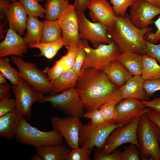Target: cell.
<instances>
[{
    "mask_svg": "<svg viewBox=\"0 0 160 160\" xmlns=\"http://www.w3.org/2000/svg\"><path fill=\"white\" fill-rule=\"evenodd\" d=\"M85 111L99 108L108 103L121 99L119 87L103 70L89 68L81 70L74 87Z\"/></svg>",
    "mask_w": 160,
    "mask_h": 160,
    "instance_id": "cell-1",
    "label": "cell"
},
{
    "mask_svg": "<svg viewBox=\"0 0 160 160\" xmlns=\"http://www.w3.org/2000/svg\"><path fill=\"white\" fill-rule=\"evenodd\" d=\"M152 28H139L131 22L129 15L116 16L112 26L108 28L107 33L109 38L117 44L121 53L133 52L142 55L146 54L144 39Z\"/></svg>",
    "mask_w": 160,
    "mask_h": 160,
    "instance_id": "cell-2",
    "label": "cell"
},
{
    "mask_svg": "<svg viewBox=\"0 0 160 160\" xmlns=\"http://www.w3.org/2000/svg\"><path fill=\"white\" fill-rule=\"evenodd\" d=\"M18 143L36 148L62 143L63 137L57 130L44 131L33 126L23 117L14 138Z\"/></svg>",
    "mask_w": 160,
    "mask_h": 160,
    "instance_id": "cell-3",
    "label": "cell"
},
{
    "mask_svg": "<svg viewBox=\"0 0 160 160\" xmlns=\"http://www.w3.org/2000/svg\"><path fill=\"white\" fill-rule=\"evenodd\" d=\"M137 135L141 158L145 160H160L159 132L145 113L141 116Z\"/></svg>",
    "mask_w": 160,
    "mask_h": 160,
    "instance_id": "cell-4",
    "label": "cell"
},
{
    "mask_svg": "<svg viewBox=\"0 0 160 160\" xmlns=\"http://www.w3.org/2000/svg\"><path fill=\"white\" fill-rule=\"evenodd\" d=\"M86 54V58L81 70L90 68L103 70L112 61L117 60L121 52L113 41L109 44H102L97 47L92 48L87 40H81Z\"/></svg>",
    "mask_w": 160,
    "mask_h": 160,
    "instance_id": "cell-5",
    "label": "cell"
},
{
    "mask_svg": "<svg viewBox=\"0 0 160 160\" xmlns=\"http://www.w3.org/2000/svg\"><path fill=\"white\" fill-rule=\"evenodd\" d=\"M11 59L18 68L20 76L34 90L43 95L50 94L52 89V83L47 74L36 64L25 61L22 57L14 55H12Z\"/></svg>",
    "mask_w": 160,
    "mask_h": 160,
    "instance_id": "cell-6",
    "label": "cell"
},
{
    "mask_svg": "<svg viewBox=\"0 0 160 160\" xmlns=\"http://www.w3.org/2000/svg\"><path fill=\"white\" fill-rule=\"evenodd\" d=\"M122 126L115 124L112 120L98 125H93L90 121L86 124H82L79 132V145L92 150L94 147L100 150L112 131Z\"/></svg>",
    "mask_w": 160,
    "mask_h": 160,
    "instance_id": "cell-7",
    "label": "cell"
},
{
    "mask_svg": "<svg viewBox=\"0 0 160 160\" xmlns=\"http://www.w3.org/2000/svg\"><path fill=\"white\" fill-rule=\"evenodd\" d=\"M49 102L55 109L69 116L81 118L85 111L79 93L75 88L59 94L44 95L39 103Z\"/></svg>",
    "mask_w": 160,
    "mask_h": 160,
    "instance_id": "cell-8",
    "label": "cell"
},
{
    "mask_svg": "<svg viewBox=\"0 0 160 160\" xmlns=\"http://www.w3.org/2000/svg\"><path fill=\"white\" fill-rule=\"evenodd\" d=\"M142 115L130 123L114 129L108 137L103 147L100 150L101 152L105 154H110L119 146L127 143L135 145L139 149L137 132Z\"/></svg>",
    "mask_w": 160,
    "mask_h": 160,
    "instance_id": "cell-9",
    "label": "cell"
},
{
    "mask_svg": "<svg viewBox=\"0 0 160 160\" xmlns=\"http://www.w3.org/2000/svg\"><path fill=\"white\" fill-rule=\"evenodd\" d=\"M12 89L15 97V110L22 117L30 119L32 105L36 102H40L44 95L34 90L20 77L17 84L12 85Z\"/></svg>",
    "mask_w": 160,
    "mask_h": 160,
    "instance_id": "cell-10",
    "label": "cell"
},
{
    "mask_svg": "<svg viewBox=\"0 0 160 160\" xmlns=\"http://www.w3.org/2000/svg\"><path fill=\"white\" fill-rule=\"evenodd\" d=\"M81 40L89 41L96 48L100 44H109L112 40L107 33L108 28L100 22H92L86 17L84 12L76 11Z\"/></svg>",
    "mask_w": 160,
    "mask_h": 160,
    "instance_id": "cell-11",
    "label": "cell"
},
{
    "mask_svg": "<svg viewBox=\"0 0 160 160\" xmlns=\"http://www.w3.org/2000/svg\"><path fill=\"white\" fill-rule=\"evenodd\" d=\"M80 119L71 116L65 118L53 116L50 119L53 129L61 134L67 145L71 149L79 148V132L82 124Z\"/></svg>",
    "mask_w": 160,
    "mask_h": 160,
    "instance_id": "cell-12",
    "label": "cell"
},
{
    "mask_svg": "<svg viewBox=\"0 0 160 160\" xmlns=\"http://www.w3.org/2000/svg\"><path fill=\"white\" fill-rule=\"evenodd\" d=\"M62 32V38L65 46L80 44L81 41L76 11L74 5L69 4L57 19Z\"/></svg>",
    "mask_w": 160,
    "mask_h": 160,
    "instance_id": "cell-13",
    "label": "cell"
},
{
    "mask_svg": "<svg viewBox=\"0 0 160 160\" xmlns=\"http://www.w3.org/2000/svg\"><path fill=\"white\" fill-rule=\"evenodd\" d=\"M115 108L116 116L112 120L116 124L123 125L130 123L151 109L146 107L142 100L129 98L120 100Z\"/></svg>",
    "mask_w": 160,
    "mask_h": 160,
    "instance_id": "cell-14",
    "label": "cell"
},
{
    "mask_svg": "<svg viewBox=\"0 0 160 160\" xmlns=\"http://www.w3.org/2000/svg\"><path fill=\"white\" fill-rule=\"evenodd\" d=\"M160 14V8L143 0H135L130 7L129 18L132 23L139 28L149 27L153 19Z\"/></svg>",
    "mask_w": 160,
    "mask_h": 160,
    "instance_id": "cell-15",
    "label": "cell"
},
{
    "mask_svg": "<svg viewBox=\"0 0 160 160\" xmlns=\"http://www.w3.org/2000/svg\"><path fill=\"white\" fill-rule=\"evenodd\" d=\"M110 4L107 0H90L88 8L92 21L101 23L108 28L112 26L116 16Z\"/></svg>",
    "mask_w": 160,
    "mask_h": 160,
    "instance_id": "cell-16",
    "label": "cell"
},
{
    "mask_svg": "<svg viewBox=\"0 0 160 160\" xmlns=\"http://www.w3.org/2000/svg\"><path fill=\"white\" fill-rule=\"evenodd\" d=\"M28 45L24 38L9 28L5 38L0 43V58L9 55L22 57L27 52Z\"/></svg>",
    "mask_w": 160,
    "mask_h": 160,
    "instance_id": "cell-17",
    "label": "cell"
},
{
    "mask_svg": "<svg viewBox=\"0 0 160 160\" xmlns=\"http://www.w3.org/2000/svg\"><path fill=\"white\" fill-rule=\"evenodd\" d=\"M27 15L18 1L9 3L7 15L9 27L21 36L24 35L26 29Z\"/></svg>",
    "mask_w": 160,
    "mask_h": 160,
    "instance_id": "cell-18",
    "label": "cell"
},
{
    "mask_svg": "<svg viewBox=\"0 0 160 160\" xmlns=\"http://www.w3.org/2000/svg\"><path fill=\"white\" fill-rule=\"evenodd\" d=\"M144 81L141 76H133L119 87L121 99L129 98L148 100L149 98L144 88Z\"/></svg>",
    "mask_w": 160,
    "mask_h": 160,
    "instance_id": "cell-19",
    "label": "cell"
},
{
    "mask_svg": "<svg viewBox=\"0 0 160 160\" xmlns=\"http://www.w3.org/2000/svg\"><path fill=\"white\" fill-rule=\"evenodd\" d=\"M16 110L0 117V136L4 138H14L22 118Z\"/></svg>",
    "mask_w": 160,
    "mask_h": 160,
    "instance_id": "cell-20",
    "label": "cell"
},
{
    "mask_svg": "<svg viewBox=\"0 0 160 160\" xmlns=\"http://www.w3.org/2000/svg\"><path fill=\"white\" fill-rule=\"evenodd\" d=\"M103 71L111 82L119 87L133 76L117 60L111 62Z\"/></svg>",
    "mask_w": 160,
    "mask_h": 160,
    "instance_id": "cell-21",
    "label": "cell"
},
{
    "mask_svg": "<svg viewBox=\"0 0 160 160\" xmlns=\"http://www.w3.org/2000/svg\"><path fill=\"white\" fill-rule=\"evenodd\" d=\"M36 151L42 160H66L71 150L61 144L36 148Z\"/></svg>",
    "mask_w": 160,
    "mask_h": 160,
    "instance_id": "cell-22",
    "label": "cell"
},
{
    "mask_svg": "<svg viewBox=\"0 0 160 160\" xmlns=\"http://www.w3.org/2000/svg\"><path fill=\"white\" fill-rule=\"evenodd\" d=\"M117 60L133 76H141L142 55L133 52L121 53Z\"/></svg>",
    "mask_w": 160,
    "mask_h": 160,
    "instance_id": "cell-23",
    "label": "cell"
},
{
    "mask_svg": "<svg viewBox=\"0 0 160 160\" xmlns=\"http://www.w3.org/2000/svg\"><path fill=\"white\" fill-rule=\"evenodd\" d=\"M26 26V30L24 40L28 45L41 41L43 27V22L37 17L28 15Z\"/></svg>",
    "mask_w": 160,
    "mask_h": 160,
    "instance_id": "cell-24",
    "label": "cell"
},
{
    "mask_svg": "<svg viewBox=\"0 0 160 160\" xmlns=\"http://www.w3.org/2000/svg\"><path fill=\"white\" fill-rule=\"evenodd\" d=\"M78 76L72 68L65 71L60 77L52 83V89L49 94L56 95L74 88Z\"/></svg>",
    "mask_w": 160,
    "mask_h": 160,
    "instance_id": "cell-25",
    "label": "cell"
},
{
    "mask_svg": "<svg viewBox=\"0 0 160 160\" xmlns=\"http://www.w3.org/2000/svg\"><path fill=\"white\" fill-rule=\"evenodd\" d=\"M141 76L144 81L160 78V65L155 59L147 54L142 55Z\"/></svg>",
    "mask_w": 160,
    "mask_h": 160,
    "instance_id": "cell-26",
    "label": "cell"
},
{
    "mask_svg": "<svg viewBox=\"0 0 160 160\" xmlns=\"http://www.w3.org/2000/svg\"><path fill=\"white\" fill-rule=\"evenodd\" d=\"M43 27L41 42L49 43L57 41L61 37L62 32L57 20H46L43 21Z\"/></svg>",
    "mask_w": 160,
    "mask_h": 160,
    "instance_id": "cell-27",
    "label": "cell"
},
{
    "mask_svg": "<svg viewBox=\"0 0 160 160\" xmlns=\"http://www.w3.org/2000/svg\"><path fill=\"white\" fill-rule=\"evenodd\" d=\"M63 46H65L62 37L55 41L49 43L40 42L29 44L30 48L39 49L40 53L36 56H43L48 59H52L57 54L58 51Z\"/></svg>",
    "mask_w": 160,
    "mask_h": 160,
    "instance_id": "cell-28",
    "label": "cell"
},
{
    "mask_svg": "<svg viewBox=\"0 0 160 160\" xmlns=\"http://www.w3.org/2000/svg\"><path fill=\"white\" fill-rule=\"evenodd\" d=\"M66 0H47L44 4L46 20H57L63 11L69 4Z\"/></svg>",
    "mask_w": 160,
    "mask_h": 160,
    "instance_id": "cell-29",
    "label": "cell"
},
{
    "mask_svg": "<svg viewBox=\"0 0 160 160\" xmlns=\"http://www.w3.org/2000/svg\"><path fill=\"white\" fill-rule=\"evenodd\" d=\"M10 60L7 57L0 58V72L12 85L17 84L20 77L18 71L10 64Z\"/></svg>",
    "mask_w": 160,
    "mask_h": 160,
    "instance_id": "cell-30",
    "label": "cell"
},
{
    "mask_svg": "<svg viewBox=\"0 0 160 160\" xmlns=\"http://www.w3.org/2000/svg\"><path fill=\"white\" fill-rule=\"evenodd\" d=\"M26 11L28 15L36 17H45V9L36 0H18Z\"/></svg>",
    "mask_w": 160,
    "mask_h": 160,
    "instance_id": "cell-31",
    "label": "cell"
},
{
    "mask_svg": "<svg viewBox=\"0 0 160 160\" xmlns=\"http://www.w3.org/2000/svg\"><path fill=\"white\" fill-rule=\"evenodd\" d=\"M81 43L79 44H73L66 46L67 49V53L60 58L63 63L65 71L72 68Z\"/></svg>",
    "mask_w": 160,
    "mask_h": 160,
    "instance_id": "cell-32",
    "label": "cell"
},
{
    "mask_svg": "<svg viewBox=\"0 0 160 160\" xmlns=\"http://www.w3.org/2000/svg\"><path fill=\"white\" fill-rule=\"evenodd\" d=\"M43 71L52 83L60 77L65 70L63 63L60 59L55 61L54 65L52 67H47Z\"/></svg>",
    "mask_w": 160,
    "mask_h": 160,
    "instance_id": "cell-33",
    "label": "cell"
},
{
    "mask_svg": "<svg viewBox=\"0 0 160 160\" xmlns=\"http://www.w3.org/2000/svg\"><path fill=\"white\" fill-rule=\"evenodd\" d=\"M116 16L124 17L127 9L130 7L135 0H109Z\"/></svg>",
    "mask_w": 160,
    "mask_h": 160,
    "instance_id": "cell-34",
    "label": "cell"
},
{
    "mask_svg": "<svg viewBox=\"0 0 160 160\" xmlns=\"http://www.w3.org/2000/svg\"><path fill=\"white\" fill-rule=\"evenodd\" d=\"M120 100H117L105 103L98 108L102 113L105 121L114 119L116 116L115 106Z\"/></svg>",
    "mask_w": 160,
    "mask_h": 160,
    "instance_id": "cell-35",
    "label": "cell"
},
{
    "mask_svg": "<svg viewBox=\"0 0 160 160\" xmlns=\"http://www.w3.org/2000/svg\"><path fill=\"white\" fill-rule=\"evenodd\" d=\"M121 160H140L141 156L139 149L134 144L125 147L121 153Z\"/></svg>",
    "mask_w": 160,
    "mask_h": 160,
    "instance_id": "cell-36",
    "label": "cell"
},
{
    "mask_svg": "<svg viewBox=\"0 0 160 160\" xmlns=\"http://www.w3.org/2000/svg\"><path fill=\"white\" fill-rule=\"evenodd\" d=\"M92 150L85 148L71 149L66 160H90Z\"/></svg>",
    "mask_w": 160,
    "mask_h": 160,
    "instance_id": "cell-37",
    "label": "cell"
},
{
    "mask_svg": "<svg viewBox=\"0 0 160 160\" xmlns=\"http://www.w3.org/2000/svg\"><path fill=\"white\" fill-rule=\"evenodd\" d=\"M86 58V54L82 41L72 69L79 76L80 74L83 64Z\"/></svg>",
    "mask_w": 160,
    "mask_h": 160,
    "instance_id": "cell-38",
    "label": "cell"
},
{
    "mask_svg": "<svg viewBox=\"0 0 160 160\" xmlns=\"http://www.w3.org/2000/svg\"><path fill=\"white\" fill-rule=\"evenodd\" d=\"M121 153L119 149H116L110 154H105L96 148L94 152L93 159L94 160H121Z\"/></svg>",
    "mask_w": 160,
    "mask_h": 160,
    "instance_id": "cell-39",
    "label": "cell"
},
{
    "mask_svg": "<svg viewBox=\"0 0 160 160\" xmlns=\"http://www.w3.org/2000/svg\"><path fill=\"white\" fill-rule=\"evenodd\" d=\"M15 99L5 98L0 100V117L14 111L15 108Z\"/></svg>",
    "mask_w": 160,
    "mask_h": 160,
    "instance_id": "cell-40",
    "label": "cell"
},
{
    "mask_svg": "<svg viewBox=\"0 0 160 160\" xmlns=\"http://www.w3.org/2000/svg\"><path fill=\"white\" fill-rule=\"evenodd\" d=\"M144 88L148 97H151L156 92L160 90V78L144 81Z\"/></svg>",
    "mask_w": 160,
    "mask_h": 160,
    "instance_id": "cell-41",
    "label": "cell"
},
{
    "mask_svg": "<svg viewBox=\"0 0 160 160\" xmlns=\"http://www.w3.org/2000/svg\"><path fill=\"white\" fill-rule=\"evenodd\" d=\"M83 117L90 119L92 124L93 125H100L105 121L102 113L98 108L85 112Z\"/></svg>",
    "mask_w": 160,
    "mask_h": 160,
    "instance_id": "cell-42",
    "label": "cell"
},
{
    "mask_svg": "<svg viewBox=\"0 0 160 160\" xmlns=\"http://www.w3.org/2000/svg\"><path fill=\"white\" fill-rule=\"evenodd\" d=\"M157 29L154 32H149L145 35L144 39L148 42L153 44H156L160 41V16L153 22Z\"/></svg>",
    "mask_w": 160,
    "mask_h": 160,
    "instance_id": "cell-43",
    "label": "cell"
},
{
    "mask_svg": "<svg viewBox=\"0 0 160 160\" xmlns=\"http://www.w3.org/2000/svg\"><path fill=\"white\" fill-rule=\"evenodd\" d=\"M146 53L160 63V43L153 44L145 40Z\"/></svg>",
    "mask_w": 160,
    "mask_h": 160,
    "instance_id": "cell-44",
    "label": "cell"
},
{
    "mask_svg": "<svg viewBox=\"0 0 160 160\" xmlns=\"http://www.w3.org/2000/svg\"><path fill=\"white\" fill-rule=\"evenodd\" d=\"M148 118L157 127L160 136V113L151 109L145 113Z\"/></svg>",
    "mask_w": 160,
    "mask_h": 160,
    "instance_id": "cell-45",
    "label": "cell"
},
{
    "mask_svg": "<svg viewBox=\"0 0 160 160\" xmlns=\"http://www.w3.org/2000/svg\"><path fill=\"white\" fill-rule=\"evenodd\" d=\"M146 107L150 108L160 113V96L151 100H142Z\"/></svg>",
    "mask_w": 160,
    "mask_h": 160,
    "instance_id": "cell-46",
    "label": "cell"
},
{
    "mask_svg": "<svg viewBox=\"0 0 160 160\" xmlns=\"http://www.w3.org/2000/svg\"><path fill=\"white\" fill-rule=\"evenodd\" d=\"M12 85L8 83L0 84V100L5 98H10L12 96L10 90Z\"/></svg>",
    "mask_w": 160,
    "mask_h": 160,
    "instance_id": "cell-47",
    "label": "cell"
},
{
    "mask_svg": "<svg viewBox=\"0 0 160 160\" xmlns=\"http://www.w3.org/2000/svg\"><path fill=\"white\" fill-rule=\"evenodd\" d=\"M90 0H74L73 5L76 11L84 12L88 8Z\"/></svg>",
    "mask_w": 160,
    "mask_h": 160,
    "instance_id": "cell-48",
    "label": "cell"
},
{
    "mask_svg": "<svg viewBox=\"0 0 160 160\" xmlns=\"http://www.w3.org/2000/svg\"><path fill=\"white\" fill-rule=\"evenodd\" d=\"M10 1L7 0H0V19L3 20L7 17L8 6Z\"/></svg>",
    "mask_w": 160,
    "mask_h": 160,
    "instance_id": "cell-49",
    "label": "cell"
},
{
    "mask_svg": "<svg viewBox=\"0 0 160 160\" xmlns=\"http://www.w3.org/2000/svg\"><path fill=\"white\" fill-rule=\"evenodd\" d=\"M7 22L0 23V39H3L4 38V36L3 35V33H5L6 30L5 29H4V28L6 25Z\"/></svg>",
    "mask_w": 160,
    "mask_h": 160,
    "instance_id": "cell-50",
    "label": "cell"
},
{
    "mask_svg": "<svg viewBox=\"0 0 160 160\" xmlns=\"http://www.w3.org/2000/svg\"><path fill=\"white\" fill-rule=\"evenodd\" d=\"M156 7L160 8V0H143Z\"/></svg>",
    "mask_w": 160,
    "mask_h": 160,
    "instance_id": "cell-51",
    "label": "cell"
},
{
    "mask_svg": "<svg viewBox=\"0 0 160 160\" xmlns=\"http://www.w3.org/2000/svg\"><path fill=\"white\" fill-rule=\"evenodd\" d=\"M6 78L0 72V84H1L7 83Z\"/></svg>",
    "mask_w": 160,
    "mask_h": 160,
    "instance_id": "cell-52",
    "label": "cell"
},
{
    "mask_svg": "<svg viewBox=\"0 0 160 160\" xmlns=\"http://www.w3.org/2000/svg\"><path fill=\"white\" fill-rule=\"evenodd\" d=\"M31 160H42L40 156L38 154L36 153V154L33 155L30 158Z\"/></svg>",
    "mask_w": 160,
    "mask_h": 160,
    "instance_id": "cell-53",
    "label": "cell"
},
{
    "mask_svg": "<svg viewBox=\"0 0 160 160\" xmlns=\"http://www.w3.org/2000/svg\"><path fill=\"white\" fill-rule=\"evenodd\" d=\"M7 0L9 1L10 2V1L11 2H15L17 1V0Z\"/></svg>",
    "mask_w": 160,
    "mask_h": 160,
    "instance_id": "cell-54",
    "label": "cell"
},
{
    "mask_svg": "<svg viewBox=\"0 0 160 160\" xmlns=\"http://www.w3.org/2000/svg\"><path fill=\"white\" fill-rule=\"evenodd\" d=\"M36 0L38 1H43L44 0Z\"/></svg>",
    "mask_w": 160,
    "mask_h": 160,
    "instance_id": "cell-55",
    "label": "cell"
},
{
    "mask_svg": "<svg viewBox=\"0 0 160 160\" xmlns=\"http://www.w3.org/2000/svg\"><path fill=\"white\" fill-rule=\"evenodd\" d=\"M66 0L69 1H70V0Z\"/></svg>",
    "mask_w": 160,
    "mask_h": 160,
    "instance_id": "cell-56",
    "label": "cell"
}]
</instances>
